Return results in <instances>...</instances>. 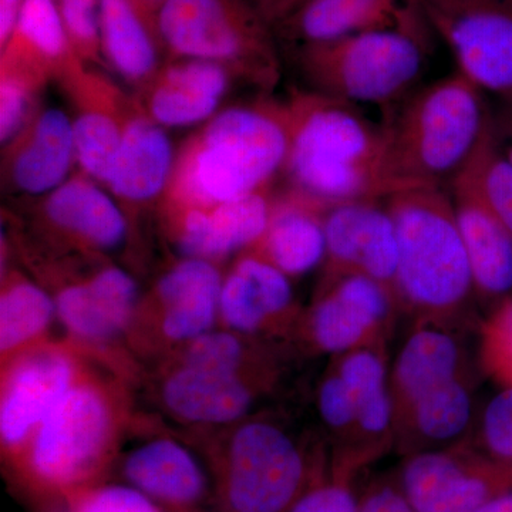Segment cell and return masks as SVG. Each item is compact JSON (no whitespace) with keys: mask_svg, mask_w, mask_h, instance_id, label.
<instances>
[{"mask_svg":"<svg viewBox=\"0 0 512 512\" xmlns=\"http://www.w3.org/2000/svg\"><path fill=\"white\" fill-rule=\"evenodd\" d=\"M477 512H512V490L494 498Z\"/></svg>","mask_w":512,"mask_h":512,"instance_id":"43","label":"cell"},{"mask_svg":"<svg viewBox=\"0 0 512 512\" xmlns=\"http://www.w3.org/2000/svg\"><path fill=\"white\" fill-rule=\"evenodd\" d=\"M329 443L330 474H357L394 450V413L387 346L333 356L316 394Z\"/></svg>","mask_w":512,"mask_h":512,"instance_id":"8","label":"cell"},{"mask_svg":"<svg viewBox=\"0 0 512 512\" xmlns=\"http://www.w3.org/2000/svg\"><path fill=\"white\" fill-rule=\"evenodd\" d=\"M456 184L473 192L512 234V165L495 146L493 130Z\"/></svg>","mask_w":512,"mask_h":512,"instance_id":"32","label":"cell"},{"mask_svg":"<svg viewBox=\"0 0 512 512\" xmlns=\"http://www.w3.org/2000/svg\"><path fill=\"white\" fill-rule=\"evenodd\" d=\"M160 0H100L104 66L131 89H143L171 57L161 33Z\"/></svg>","mask_w":512,"mask_h":512,"instance_id":"26","label":"cell"},{"mask_svg":"<svg viewBox=\"0 0 512 512\" xmlns=\"http://www.w3.org/2000/svg\"><path fill=\"white\" fill-rule=\"evenodd\" d=\"M329 208L286 187L274 195L268 227L249 249L291 279L309 274L325 262V215Z\"/></svg>","mask_w":512,"mask_h":512,"instance_id":"28","label":"cell"},{"mask_svg":"<svg viewBox=\"0 0 512 512\" xmlns=\"http://www.w3.org/2000/svg\"><path fill=\"white\" fill-rule=\"evenodd\" d=\"M394 107L384 127L390 164L402 190L450 191L493 130L494 113L485 93L458 70L420 87Z\"/></svg>","mask_w":512,"mask_h":512,"instance_id":"4","label":"cell"},{"mask_svg":"<svg viewBox=\"0 0 512 512\" xmlns=\"http://www.w3.org/2000/svg\"><path fill=\"white\" fill-rule=\"evenodd\" d=\"M55 298L18 269L2 274L0 291V355L2 362L22 350L45 342L53 318Z\"/></svg>","mask_w":512,"mask_h":512,"instance_id":"31","label":"cell"},{"mask_svg":"<svg viewBox=\"0 0 512 512\" xmlns=\"http://www.w3.org/2000/svg\"><path fill=\"white\" fill-rule=\"evenodd\" d=\"M323 274L367 276L396 293V227L384 200L345 202L325 215Z\"/></svg>","mask_w":512,"mask_h":512,"instance_id":"20","label":"cell"},{"mask_svg":"<svg viewBox=\"0 0 512 512\" xmlns=\"http://www.w3.org/2000/svg\"><path fill=\"white\" fill-rule=\"evenodd\" d=\"M278 373H235L168 362L158 382V400L181 423L228 427L256 413L275 389Z\"/></svg>","mask_w":512,"mask_h":512,"instance_id":"18","label":"cell"},{"mask_svg":"<svg viewBox=\"0 0 512 512\" xmlns=\"http://www.w3.org/2000/svg\"><path fill=\"white\" fill-rule=\"evenodd\" d=\"M126 421L120 384L87 370L9 466L32 493L64 500L104 483Z\"/></svg>","mask_w":512,"mask_h":512,"instance_id":"3","label":"cell"},{"mask_svg":"<svg viewBox=\"0 0 512 512\" xmlns=\"http://www.w3.org/2000/svg\"><path fill=\"white\" fill-rule=\"evenodd\" d=\"M424 26L419 0H301L274 33L278 43L296 49L370 30Z\"/></svg>","mask_w":512,"mask_h":512,"instance_id":"24","label":"cell"},{"mask_svg":"<svg viewBox=\"0 0 512 512\" xmlns=\"http://www.w3.org/2000/svg\"><path fill=\"white\" fill-rule=\"evenodd\" d=\"M450 194L476 298L495 306L512 295V234L464 185Z\"/></svg>","mask_w":512,"mask_h":512,"instance_id":"29","label":"cell"},{"mask_svg":"<svg viewBox=\"0 0 512 512\" xmlns=\"http://www.w3.org/2000/svg\"><path fill=\"white\" fill-rule=\"evenodd\" d=\"M274 191L259 192L205 210H160L168 239L184 258L218 262L254 247L271 217Z\"/></svg>","mask_w":512,"mask_h":512,"instance_id":"22","label":"cell"},{"mask_svg":"<svg viewBox=\"0 0 512 512\" xmlns=\"http://www.w3.org/2000/svg\"><path fill=\"white\" fill-rule=\"evenodd\" d=\"M478 365L500 389H512V295L498 302L481 322Z\"/></svg>","mask_w":512,"mask_h":512,"instance_id":"34","label":"cell"},{"mask_svg":"<svg viewBox=\"0 0 512 512\" xmlns=\"http://www.w3.org/2000/svg\"><path fill=\"white\" fill-rule=\"evenodd\" d=\"M175 153L165 128L151 120L136 100L106 184L128 221L158 208L173 174Z\"/></svg>","mask_w":512,"mask_h":512,"instance_id":"27","label":"cell"},{"mask_svg":"<svg viewBox=\"0 0 512 512\" xmlns=\"http://www.w3.org/2000/svg\"><path fill=\"white\" fill-rule=\"evenodd\" d=\"M291 140L286 187L328 207L345 202L386 200L402 190L390 164L384 124H375L359 106L293 90L286 99Z\"/></svg>","mask_w":512,"mask_h":512,"instance_id":"2","label":"cell"},{"mask_svg":"<svg viewBox=\"0 0 512 512\" xmlns=\"http://www.w3.org/2000/svg\"><path fill=\"white\" fill-rule=\"evenodd\" d=\"M158 19L171 59L225 64L265 93L281 79L274 29L251 0H163Z\"/></svg>","mask_w":512,"mask_h":512,"instance_id":"9","label":"cell"},{"mask_svg":"<svg viewBox=\"0 0 512 512\" xmlns=\"http://www.w3.org/2000/svg\"><path fill=\"white\" fill-rule=\"evenodd\" d=\"M25 0H0V49L6 45L18 22Z\"/></svg>","mask_w":512,"mask_h":512,"instance_id":"42","label":"cell"},{"mask_svg":"<svg viewBox=\"0 0 512 512\" xmlns=\"http://www.w3.org/2000/svg\"><path fill=\"white\" fill-rule=\"evenodd\" d=\"M26 261L56 286L57 318L77 348L109 349L128 336L141 296L123 268L76 255L35 254Z\"/></svg>","mask_w":512,"mask_h":512,"instance_id":"10","label":"cell"},{"mask_svg":"<svg viewBox=\"0 0 512 512\" xmlns=\"http://www.w3.org/2000/svg\"><path fill=\"white\" fill-rule=\"evenodd\" d=\"M301 315L289 276L252 249L237 255L221 288L225 329L251 338H281L296 330Z\"/></svg>","mask_w":512,"mask_h":512,"instance_id":"19","label":"cell"},{"mask_svg":"<svg viewBox=\"0 0 512 512\" xmlns=\"http://www.w3.org/2000/svg\"><path fill=\"white\" fill-rule=\"evenodd\" d=\"M224 274L215 262L184 258L141 296L128 336L138 349H180L220 319Z\"/></svg>","mask_w":512,"mask_h":512,"instance_id":"15","label":"cell"},{"mask_svg":"<svg viewBox=\"0 0 512 512\" xmlns=\"http://www.w3.org/2000/svg\"><path fill=\"white\" fill-rule=\"evenodd\" d=\"M429 26L370 30L293 49L296 67L311 92L384 109L413 93L426 69Z\"/></svg>","mask_w":512,"mask_h":512,"instance_id":"7","label":"cell"},{"mask_svg":"<svg viewBox=\"0 0 512 512\" xmlns=\"http://www.w3.org/2000/svg\"><path fill=\"white\" fill-rule=\"evenodd\" d=\"M357 512H416L404 497L396 478H377L359 493Z\"/></svg>","mask_w":512,"mask_h":512,"instance_id":"39","label":"cell"},{"mask_svg":"<svg viewBox=\"0 0 512 512\" xmlns=\"http://www.w3.org/2000/svg\"><path fill=\"white\" fill-rule=\"evenodd\" d=\"M458 72L512 104V0H419Z\"/></svg>","mask_w":512,"mask_h":512,"instance_id":"13","label":"cell"},{"mask_svg":"<svg viewBox=\"0 0 512 512\" xmlns=\"http://www.w3.org/2000/svg\"><path fill=\"white\" fill-rule=\"evenodd\" d=\"M493 140L505 160L512 165V104L504 103L494 113Z\"/></svg>","mask_w":512,"mask_h":512,"instance_id":"40","label":"cell"},{"mask_svg":"<svg viewBox=\"0 0 512 512\" xmlns=\"http://www.w3.org/2000/svg\"><path fill=\"white\" fill-rule=\"evenodd\" d=\"M241 74L225 64L201 59H171L134 93L141 110L164 128L207 123L222 110ZM247 84V83H245Z\"/></svg>","mask_w":512,"mask_h":512,"instance_id":"23","label":"cell"},{"mask_svg":"<svg viewBox=\"0 0 512 512\" xmlns=\"http://www.w3.org/2000/svg\"><path fill=\"white\" fill-rule=\"evenodd\" d=\"M83 63L55 0H25L12 35L0 49V66L18 67L57 84Z\"/></svg>","mask_w":512,"mask_h":512,"instance_id":"30","label":"cell"},{"mask_svg":"<svg viewBox=\"0 0 512 512\" xmlns=\"http://www.w3.org/2000/svg\"><path fill=\"white\" fill-rule=\"evenodd\" d=\"M160 2H163V0H160Z\"/></svg>","mask_w":512,"mask_h":512,"instance_id":"44","label":"cell"},{"mask_svg":"<svg viewBox=\"0 0 512 512\" xmlns=\"http://www.w3.org/2000/svg\"><path fill=\"white\" fill-rule=\"evenodd\" d=\"M397 309L396 293L367 276L323 274L296 333L312 352L332 357L387 346Z\"/></svg>","mask_w":512,"mask_h":512,"instance_id":"11","label":"cell"},{"mask_svg":"<svg viewBox=\"0 0 512 512\" xmlns=\"http://www.w3.org/2000/svg\"><path fill=\"white\" fill-rule=\"evenodd\" d=\"M394 478L416 512H477L512 490V466L470 439L403 457Z\"/></svg>","mask_w":512,"mask_h":512,"instance_id":"14","label":"cell"},{"mask_svg":"<svg viewBox=\"0 0 512 512\" xmlns=\"http://www.w3.org/2000/svg\"><path fill=\"white\" fill-rule=\"evenodd\" d=\"M476 436L468 439L488 456L512 466V389H500L476 421Z\"/></svg>","mask_w":512,"mask_h":512,"instance_id":"35","label":"cell"},{"mask_svg":"<svg viewBox=\"0 0 512 512\" xmlns=\"http://www.w3.org/2000/svg\"><path fill=\"white\" fill-rule=\"evenodd\" d=\"M57 86L72 110L77 170L106 188L136 100L104 69L87 63L67 73Z\"/></svg>","mask_w":512,"mask_h":512,"instance_id":"17","label":"cell"},{"mask_svg":"<svg viewBox=\"0 0 512 512\" xmlns=\"http://www.w3.org/2000/svg\"><path fill=\"white\" fill-rule=\"evenodd\" d=\"M124 483L150 497L164 512H201L214 501L210 470L190 448L170 437L144 441L120 464Z\"/></svg>","mask_w":512,"mask_h":512,"instance_id":"25","label":"cell"},{"mask_svg":"<svg viewBox=\"0 0 512 512\" xmlns=\"http://www.w3.org/2000/svg\"><path fill=\"white\" fill-rule=\"evenodd\" d=\"M43 77L18 67L0 66V143L6 144L43 106L50 86Z\"/></svg>","mask_w":512,"mask_h":512,"instance_id":"33","label":"cell"},{"mask_svg":"<svg viewBox=\"0 0 512 512\" xmlns=\"http://www.w3.org/2000/svg\"><path fill=\"white\" fill-rule=\"evenodd\" d=\"M62 501L69 512H164L150 497L126 483L93 485Z\"/></svg>","mask_w":512,"mask_h":512,"instance_id":"37","label":"cell"},{"mask_svg":"<svg viewBox=\"0 0 512 512\" xmlns=\"http://www.w3.org/2000/svg\"><path fill=\"white\" fill-rule=\"evenodd\" d=\"M30 244L62 255L107 258L130 237V221L110 192L76 173L56 190L30 201Z\"/></svg>","mask_w":512,"mask_h":512,"instance_id":"12","label":"cell"},{"mask_svg":"<svg viewBox=\"0 0 512 512\" xmlns=\"http://www.w3.org/2000/svg\"><path fill=\"white\" fill-rule=\"evenodd\" d=\"M72 117L43 104L12 140L2 146L3 191L36 200L66 183L77 170Z\"/></svg>","mask_w":512,"mask_h":512,"instance_id":"21","label":"cell"},{"mask_svg":"<svg viewBox=\"0 0 512 512\" xmlns=\"http://www.w3.org/2000/svg\"><path fill=\"white\" fill-rule=\"evenodd\" d=\"M359 494L353 480L328 474L286 512H357Z\"/></svg>","mask_w":512,"mask_h":512,"instance_id":"38","label":"cell"},{"mask_svg":"<svg viewBox=\"0 0 512 512\" xmlns=\"http://www.w3.org/2000/svg\"><path fill=\"white\" fill-rule=\"evenodd\" d=\"M70 42L77 55L90 66H104L101 56L100 0H55Z\"/></svg>","mask_w":512,"mask_h":512,"instance_id":"36","label":"cell"},{"mask_svg":"<svg viewBox=\"0 0 512 512\" xmlns=\"http://www.w3.org/2000/svg\"><path fill=\"white\" fill-rule=\"evenodd\" d=\"M74 343L40 342L2 362L0 441L13 463L37 427L87 372Z\"/></svg>","mask_w":512,"mask_h":512,"instance_id":"16","label":"cell"},{"mask_svg":"<svg viewBox=\"0 0 512 512\" xmlns=\"http://www.w3.org/2000/svg\"><path fill=\"white\" fill-rule=\"evenodd\" d=\"M384 202L396 227L400 309L456 328L476 292L450 191L409 187Z\"/></svg>","mask_w":512,"mask_h":512,"instance_id":"5","label":"cell"},{"mask_svg":"<svg viewBox=\"0 0 512 512\" xmlns=\"http://www.w3.org/2000/svg\"><path fill=\"white\" fill-rule=\"evenodd\" d=\"M225 429L208 467L220 512H286L330 474L328 451L278 414L254 413Z\"/></svg>","mask_w":512,"mask_h":512,"instance_id":"6","label":"cell"},{"mask_svg":"<svg viewBox=\"0 0 512 512\" xmlns=\"http://www.w3.org/2000/svg\"><path fill=\"white\" fill-rule=\"evenodd\" d=\"M291 140L286 100L269 94L224 107L184 141L157 210H205L274 191Z\"/></svg>","mask_w":512,"mask_h":512,"instance_id":"1","label":"cell"},{"mask_svg":"<svg viewBox=\"0 0 512 512\" xmlns=\"http://www.w3.org/2000/svg\"><path fill=\"white\" fill-rule=\"evenodd\" d=\"M251 2L274 29L299 5L301 0H251Z\"/></svg>","mask_w":512,"mask_h":512,"instance_id":"41","label":"cell"}]
</instances>
